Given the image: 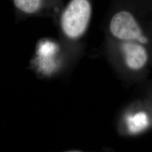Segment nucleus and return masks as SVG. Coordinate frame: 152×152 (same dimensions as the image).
<instances>
[{
  "mask_svg": "<svg viewBox=\"0 0 152 152\" xmlns=\"http://www.w3.org/2000/svg\"><path fill=\"white\" fill-rule=\"evenodd\" d=\"M109 29L113 36L119 39L137 40L141 43H146L148 41L135 18L129 11L122 10L115 13L109 22Z\"/></svg>",
  "mask_w": 152,
  "mask_h": 152,
  "instance_id": "nucleus-4",
  "label": "nucleus"
},
{
  "mask_svg": "<svg viewBox=\"0 0 152 152\" xmlns=\"http://www.w3.org/2000/svg\"><path fill=\"white\" fill-rule=\"evenodd\" d=\"M126 65L132 70L141 69L148 60L147 50L140 44L126 42L122 46Z\"/></svg>",
  "mask_w": 152,
  "mask_h": 152,
  "instance_id": "nucleus-5",
  "label": "nucleus"
},
{
  "mask_svg": "<svg viewBox=\"0 0 152 152\" xmlns=\"http://www.w3.org/2000/svg\"><path fill=\"white\" fill-rule=\"evenodd\" d=\"M127 122L129 130L133 133L144 130L148 127L149 123L147 114L144 112H139L129 117Z\"/></svg>",
  "mask_w": 152,
  "mask_h": 152,
  "instance_id": "nucleus-6",
  "label": "nucleus"
},
{
  "mask_svg": "<svg viewBox=\"0 0 152 152\" xmlns=\"http://www.w3.org/2000/svg\"><path fill=\"white\" fill-rule=\"evenodd\" d=\"M91 0H69L54 22L58 29L60 42L71 53L87 32L92 15Z\"/></svg>",
  "mask_w": 152,
  "mask_h": 152,
  "instance_id": "nucleus-1",
  "label": "nucleus"
},
{
  "mask_svg": "<svg viewBox=\"0 0 152 152\" xmlns=\"http://www.w3.org/2000/svg\"><path fill=\"white\" fill-rule=\"evenodd\" d=\"M68 54L60 42L53 38H42L36 45L33 63L40 74L51 76L60 69Z\"/></svg>",
  "mask_w": 152,
  "mask_h": 152,
  "instance_id": "nucleus-2",
  "label": "nucleus"
},
{
  "mask_svg": "<svg viewBox=\"0 0 152 152\" xmlns=\"http://www.w3.org/2000/svg\"><path fill=\"white\" fill-rule=\"evenodd\" d=\"M16 20L49 17L53 20L64 6L63 0H10Z\"/></svg>",
  "mask_w": 152,
  "mask_h": 152,
  "instance_id": "nucleus-3",
  "label": "nucleus"
}]
</instances>
